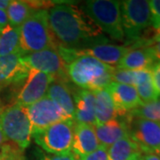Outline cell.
<instances>
[{
    "mask_svg": "<svg viewBox=\"0 0 160 160\" xmlns=\"http://www.w3.org/2000/svg\"><path fill=\"white\" fill-rule=\"evenodd\" d=\"M48 22L60 47L79 49L101 37L103 31L86 12L61 2L48 10Z\"/></svg>",
    "mask_w": 160,
    "mask_h": 160,
    "instance_id": "cell-1",
    "label": "cell"
},
{
    "mask_svg": "<svg viewBox=\"0 0 160 160\" xmlns=\"http://www.w3.org/2000/svg\"><path fill=\"white\" fill-rule=\"evenodd\" d=\"M115 68L90 56H79L68 64L69 80L81 89L96 92L112 83Z\"/></svg>",
    "mask_w": 160,
    "mask_h": 160,
    "instance_id": "cell-2",
    "label": "cell"
},
{
    "mask_svg": "<svg viewBox=\"0 0 160 160\" xmlns=\"http://www.w3.org/2000/svg\"><path fill=\"white\" fill-rule=\"evenodd\" d=\"M20 47L23 55L46 49H56L57 41L48 22V11H34L19 28Z\"/></svg>",
    "mask_w": 160,
    "mask_h": 160,
    "instance_id": "cell-3",
    "label": "cell"
},
{
    "mask_svg": "<svg viewBox=\"0 0 160 160\" xmlns=\"http://www.w3.org/2000/svg\"><path fill=\"white\" fill-rule=\"evenodd\" d=\"M0 126L7 141L22 150L29 147L32 138V127L25 107L12 104L0 111Z\"/></svg>",
    "mask_w": 160,
    "mask_h": 160,
    "instance_id": "cell-4",
    "label": "cell"
},
{
    "mask_svg": "<svg viewBox=\"0 0 160 160\" xmlns=\"http://www.w3.org/2000/svg\"><path fill=\"white\" fill-rule=\"evenodd\" d=\"M84 11L111 38L122 41L125 33L122 27L120 1L90 0L84 4Z\"/></svg>",
    "mask_w": 160,
    "mask_h": 160,
    "instance_id": "cell-5",
    "label": "cell"
},
{
    "mask_svg": "<svg viewBox=\"0 0 160 160\" xmlns=\"http://www.w3.org/2000/svg\"><path fill=\"white\" fill-rule=\"evenodd\" d=\"M75 121L67 119L57 122L32 135L35 142L48 154L71 152L74 137Z\"/></svg>",
    "mask_w": 160,
    "mask_h": 160,
    "instance_id": "cell-6",
    "label": "cell"
},
{
    "mask_svg": "<svg viewBox=\"0 0 160 160\" xmlns=\"http://www.w3.org/2000/svg\"><path fill=\"white\" fill-rule=\"evenodd\" d=\"M120 12L125 37L129 41L139 40L141 33L151 25L149 1H120Z\"/></svg>",
    "mask_w": 160,
    "mask_h": 160,
    "instance_id": "cell-7",
    "label": "cell"
},
{
    "mask_svg": "<svg viewBox=\"0 0 160 160\" xmlns=\"http://www.w3.org/2000/svg\"><path fill=\"white\" fill-rule=\"evenodd\" d=\"M129 138L142 153L157 154L160 150V123L131 117L127 114Z\"/></svg>",
    "mask_w": 160,
    "mask_h": 160,
    "instance_id": "cell-8",
    "label": "cell"
},
{
    "mask_svg": "<svg viewBox=\"0 0 160 160\" xmlns=\"http://www.w3.org/2000/svg\"><path fill=\"white\" fill-rule=\"evenodd\" d=\"M23 62L29 69H34L52 76L54 79L68 83V63L56 49H46L22 55Z\"/></svg>",
    "mask_w": 160,
    "mask_h": 160,
    "instance_id": "cell-9",
    "label": "cell"
},
{
    "mask_svg": "<svg viewBox=\"0 0 160 160\" xmlns=\"http://www.w3.org/2000/svg\"><path fill=\"white\" fill-rule=\"evenodd\" d=\"M25 109L32 127V135L57 122L71 119L47 95Z\"/></svg>",
    "mask_w": 160,
    "mask_h": 160,
    "instance_id": "cell-10",
    "label": "cell"
},
{
    "mask_svg": "<svg viewBox=\"0 0 160 160\" xmlns=\"http://www.w3.org/2000/svg\"><path fill=\"white\" fill-rule=\"evenodd\" d=\"M53 79L50 75L29 69L15 103L22 107H27L43 99L46 96L49 86Z\"/></svg>",
    "mask_w": 160,
    "mask_h": 160,
    "instance_id": "cell-11",
    "label": "cell"
},
{
    "mask_svg": "<svg viewBox=\"0 0 160 160\" xmlns=\"http://www.w3.org/2000/svg\"><path fill=\"white\" fill-rule=\"evenodd\" d=\"M22 53L0 56V91L26 79L29 68L23 62Z\"/></svg>",
    "mask_w": 160,
    "mask_h": 160,
    "instance_id": "cell-12",
    "label": "cell"
},
{
    "mask_svg": "<svg viewBox=\"0 0 160 160\" xmlns=\"http://www.w3.org/2000/svg\"><path fill=\"white\" fill-rule=\"evenodd\" d=\"M106 89L111 96L118 117H125L142 105L134 86L112 82Z\"/></svg>",
    "mask_w": 160,
    "mask_h": 160,
    "instance_id": "cell-13",
    "label": "cell"
},
{
    "mask_svg": "<svg viewBox=\"0 0 160 160\" xmlns=\"http://www.w3.org/2000/svg\"><path fill=\"white\" fill-rule=\"evenodd\" d=\"M94 129L100 145L109 149L120 139L129 137L127 115L115 118L103 124H98L94 126Z\"/></svg>",
    "mask_w": 160,
    "mask_h": 160,
    "instance_id": "cell-14",
    "label": "cell"
},
{
    "mask_svg": "<svg viewBox=\"0 0 160 160\" xmlns=\"http://www.w3.org/2000/svg\"><path fill=\"white\" fill-rule=\"evenodd\" d=\"M100 146L94 126L86 124H75L71 152L77 158L90 154L99 149Z\"/></svg>",
    "mask_w": 160,
    "mask_h": 160,
    "instance_id": "cell-15",
    "label": "cell"
},
{
    "mask_svg": "<svg viewBox=\"0 0 160 160\" xmlns=\"http://www.w3.org/2000/svg\"><path fill=\"white\" fill-rule=\"evenodd\" d=\"M75 100V123L96 126L95 99L93 92L79 89L73 94Z\"/></svg>",
    "mask_w": 160,
    "mask_h": 160,
    "instance_id": "cell-16",
    "label": "cell"
},
{
    "mask_svg": "<svg viewBox=\"0 0 160 160\" xmlns=\"http://www.w3.org/2000/svg\"><path fill=\"white\" fill-rule=\"evenodd\" d=\"M53 102L62 110L69 118L74 120L75 100L73 92L69 89L66 82L53 79L49 86L47 94Z\"/></svg>",
    "mask_w": 160,
    "mask_h": 160,
    "instance_id": "cell-17",
    "label": "cell"
},
{
    "mask_svg": "<svg viewBox=\"0 0 160 160\" xmlns=\"http://www.w3.org/2000/svg\"><path fill=\"white\" fill-rule=\"evenodd\" d=\"M156 62L149 47L134 48L122 58L117 68L127 70L150 69Z\"/></svg>",
    "mask_w": 160,
    "mask_h": 160,
    "instance_id": "cell-18",
    "label": "cell"
},
{
    "mask_svg": "<svg viewBox=\"0 0 160 160\" xmlns=\"http://www.w3.org/2000/svg\"><path fill=\"white\" fill-rule=\"evenodd\" d=\"M92 92L95 99L96 125L106 123L118 117L117 109L107 89H102Z\"/></svg>",
    "mask_w": 160,
    "mask_h": 160,
    "instance_id": "cell-19",
    "label": "cell"
},
{
    "mask_svg": "<svg viewBox=\"0 0 160 160\" xmlns=\"http://www.w3.org/2000/svg\"><path fill=\"white\" fill-rule=\"evenodd\" d=\"M139 98L142 104L149 103L158 100L159 93L157 92L153 85L151 69L135 70V84Z\"/></svg>",
    "mask_w": 160,
    "mask_h": 160,
    "instance_id": "cell-20",
    "label": "cell"
},
{
    "mask_svg": "<svg viewBox=\"0 0 160 160\" xmlns=\"http://www.w3.org/2000/svg\"><path fill=\"white\" fill-rule=\"evenodd\" d=\"M14 53H22L20 47V31L19 29L8 23L0 29V56Z\"/></svg>",
    "mask_w": 160,
    "mask_h": 160,
    "instance_id": "cell-21",
    "label": "cell"
},
{
    "mask_svg": "<svg viewBox=\"0 0 160 160\" xmlns=\"http://www.w3.org/2000/svg\"><path fill=\"white\" fill-rule=\"evenodd\" d=\"M137 154H142L137 144L129 137L123 138L108 149V160H130Z\"/></svg>",
    "mask_w": 160,
    "mask_h": 160,
    "instance_id": "cell-22",
    "label": "cell"
},
{
    "mask_svg": "<svg viewBox=\"0 0 160 160\" xmlns=\"http://www.w3.org/2000/svg\"><path fill=\"white\" fill-rule=\"evenodd\" d=\"M34 11L29 5L28 1L12 0L10 1L6 12L9 24L19 29Z\"/></svg>",
    "mask_w": 160,
    "mask_h": 160,
    "instance_id": "cell-23",
    "label": "cell"
},
{
    "mask_svg": "<svg viewBox=\"0 0 160 160\" xmlns=\"http://www.w3.org/2000/svg\"><path fill=\"white\" fill-rule=\"evenodd\" d=\"M128 114L133 118L159 122L160 123V100L141 105Z\"/></svg>",
    "mask_w": 160,
    "mask_h": 160,
    "instance_id": "cell-24",
    "label": "cell"
},
{
    "mask_svg": "<svg viewBox=\"0 0 160 160\" xmlns=\"http://www.w3.org/2000/svg\"><path fill=\"white\" fill-rule=\"evenodd\" d=\"M0 160H25L23 150L14 143H5L0 147Z\"/></svg>",
    "mask_w": 160,
    "mask_h": 160,
    "instance_id": "cell-25",
    "label": "cell"
},
{
    "mask_svg": "<svg viewBox=\"0 0 160 160\" xmlns=\"http://www.w3.org/2000/svg\"><path fill=\"white\" fill-rule=\"evenodd\" d=\"M112 82L134 86L135 70H127L115 68L112 73Z\"/></svg>",
    "mask_w": 160,
    "mask_h": 160,
    "instance_id": "cell-26",
    "label": "cell"
},
{
    "mask_svg": "<svg viewBox=\"0 0 160 160\" xmlns=\"http://www.w3.org/2000/svg\"><path fill=\"white\" fill-rule=\"evenodd\" d=\"M151 26L153 29H157L160 24V0L149 1Z\"/></svg>",
    "mask_w": 160,
    "mask_h": 160,
    "instance_id": "cell-27",
    "label": "cell"
},
{
    "mask_svg": "<svg viewBox=\"0 0 160 160\" xmlns=\"http://www.w3.org/2000/svg\"><path fill=\"white\" fill-rule=\"evenodd\" d=\"M78 160H108V149L100 146L99 149L90 154L78 158Z\"/></svg>",
    "mask_w": 160,
    "mask_h": 160,
    "instance_id": "cell-28",
    "label": "cell"
},
{
    "mask_svg": "<svg viewBox=\"0 0 160 160\" xmlns=\"http://www.w3.org/2000/svg\"><path fill=\"white\" fill-rule=\"evenodd\" d=\"M38 160H78L72 152L64 154H42Z\"/></svg>",
    "mask_w": 160,
    "mask_h": 160,
    "instance_id": "cell-29",
    "label": "cell"
},
{
    "mask_svg": "<svg viewBox=\"0 0 160 160\" xmlns=\"http://www.w3.org/2000/svg\"><path fill=\"white\" fill-rule=\"evenodd\" d=\"M151 77L155 88L160 95V62L155 63L151 68Z\"/></svg>",
    "mask_w": 160,
    "mask_h": 160,
    "instance_id": "cell-30",
    "label": "cell"
},
{
    "mask_svg": "<svg viewBox=\"0 0 160 160\" xmlns=\"http://www.w3.org/2000/svg\"><path fill=\"white\" fill-rule=\"evenodd\" d=\"M150 52L152 53L153 57L156 60V62H160V38H158L157 40H155V42L149 46Z\"/></svg>",
    "mask_w": 160,
    "mask_h": 160,
    "instance_id": "cell-31",
    "label": "cell"
},
{
    "mask_svg": "<svg viewBox=\"0 0 160 160\" xmlns=\"http://www.w3.org/2000/svg\"><path fill=\"white\" fill-rule=\"evenodd\" d=\"M8 18L6 15V11L4 10H0V28H4L8 24Z\"/></svg>",
    "mask_w": 160,
    "mask_h": 160,
    "instance_id": "cell-32",
    "label": "cell"
},
{
    "mask_svg": "<svg viewBox=\"0 0 160 160\" xmlns=\"http://www.w3.org/2000/svg\"><path fill=\"white\" fill-rule=\"evenodd\" d=\"M143 160H160V157L154 153L145 154L143 156Z\"/></svg>",
    "mask_w": 160,
    "mask_h": 160,
    "instance_id": "cell-33",
    "label": "cell"
},
{
    "mask_svg": "<svg viewBox=\"0 0 160 160\" xmlns=\"http://www.w3.org/2000/svg\"><path fill=\"white\" fill-rule=\"evenodd\" d=\"M10 4V0H0V10L6 11Z\"/></svg>",
    "mask_w": 160,
    "mask_h": 160,
    "instance_id": "cell-34",
    "label": "cell"
},
{
    "mask_svg": "<svg viewBox=\"0 0 160 160\" xmlns=\"http://www.w3.org/2000/svg\"><path fill=\"white\" fill-rule=\"evenodd\" d=\"M158 38H160V24L157 29H155L154 35H153V38H152V40H151V45L154 43L155 40H157Z\"/></svg>",
    "mask_w": 160,
    "mask_h": 160,
    "instance_id": "cell-35",
    "label": "cell"
},
{
    "mask_svg": "<svg viewBox=\"0 0 160 160\" xmlns=\"http://www.w3.org/2000/svg\"><path fill=\"white\" fill-rule=\"evenodd\" d=\"M6 142H7V140H6V136L3 132V130L1 128V126H0V147H2Z\"/></svg>",
    "mask_w": 160,
    "mask_h": 160,
    "instance_id": "cell-36",
    "label": "cell"
},
{
    "mask_svg": "<svg viewBox=\"0 0 160 160\" xmlns=\"http://www.w3.org/2000/svg\"><path fill=\"white\" fill-rule=\"evenodd\" d=\"M130 160H143V155L142 154H137L134 157H132Z\"/></svg>",
    "mask_w": 160,
    "mask_h": 160,
    "instance_id": "cell-37",
    "label": "cell"
},
{
    "mask_svg": "<svg viewBox=\"0 0 160 160\" xmlns=\"http://www.w3.org/2000/svg\"><path fill=\"white\" fill-rule=\"evenodd\" d=\"M157 155H158V156L160 157V151H159V152H158V153H157Z\"/></svg>",
    "mask_w": 160,
    "mask_h": 160,
    "instance_id": "cell-38",
    "label": "cell"
},
{
    "mask_svg": "<svg viewBox=\"0 0 160 160\" xmlns=\"http://www.w3.org/2000/svg\"><path fill=\"white\" fill-rule=\"evenodd\" d=\"M0 111H1V109H0Z\"/></svg>",
    "mask_w": 160,
    "mask_h": 160,
    "instance_id": "cell-39",
    "label": "cell"
},
{
    "mask_svg": "<svg viewBox=\"0 0 160 160\" xmlns=\"http://www.w3.org/2000/svg\"><path fill=\"white\" fill-rule=\"evenodd\" d=\"M159 151H160V150H159ZM159 151H158V152H159Z\"/></svg>",
    "mask_w": 160,
    "mask_h": 160,
    "instance_id": "cell-40",
    "label": "cell"
},
{
    "mask_svg": "<svg viewBox=\"0 0 160 160\" xmlns=\"http://www.w3.org/2000/svg\"><path fill=\"white\" fill-rule=\"evenodd\" d=\"M0 29H1V28H0Z\"/></svg>",
    "mask_w": 160,
    "mask_h": 160,
    "instance_id": "cell-41",
    "label": "cell"
}]
</instances>
